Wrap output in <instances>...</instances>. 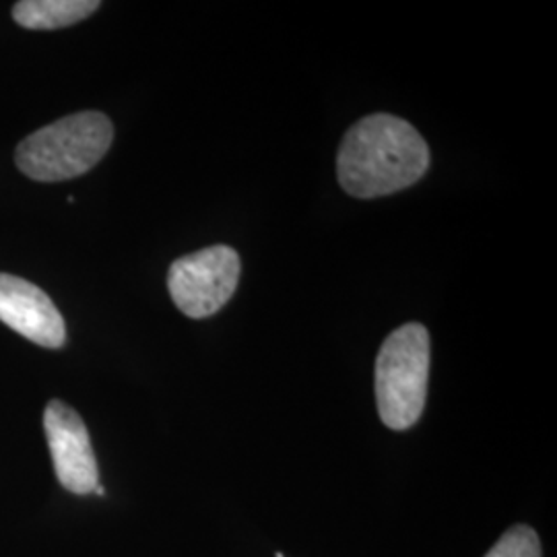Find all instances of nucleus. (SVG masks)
<instances>
[{"instance_id": "1a4fd4ad", "label": "nucleus", "mask_w": 557, "mask_h": 557, "mask_svg": "<svg viewBox=\"0 0 557 557\" xmlns=\"http://www.w3.org/2000/svg\"><path fill=\"white\" fill-rule=\"evenodd\" d=\"M94 494H96V496H101V498H103V496H106V490H103L101 485H98V487L94 490Z\"/></svg>"}, {"instance_id": "39448f33", "label": "nucleus", "mask_w": 557, "mask_h": 557, "mask_svg": "<svg viewBox=\"0 0 557 557\" xmlns=\"http://www.w3.org/2000/svg\"><path fill=\"white\" fill-rule=\"evenodd\" d=\"M44 430L60 485L77 496L94 494L100 469L79 413L62 400H50L44 411Z\"/></svg>"}, {"instance_id": "20e7f679", "label": "nucleus", "mask_w": 557, "mask_h": 557, "mask_svg": "<svg viewBox=\"0 0 557 557\" xmlns=\"http://www.w3.org/2000/svg\"><path fill=\"white\" fill-rule=\"evenodd\" d=\"M239 269L238 252L225 244L186 255L170 267V296L188 319H209L236 294Z\"/></svg>"}, {"instance_id": "7ed1b4c3", "label": "nucleus", "mask_w": 557, "mask_h": 557, "mask_svg": "<svg viewBox=\"0 0 557 557\" xmlns=\"http://www.w3.org/2000/svg\"><path fill=\"white\" fill-rule=\"evenodd\" d=\"M430 379V333L409 322L391 333L376 359V400L382 423L391 430H409L418 423Z\"/></svg>"}, {"instance_id": "6e6552de", "label": "nucleus", "mask_w": 557, "mask_h": 557, "mask_svg": "<svg viewBox=\"0 0 557 557\" xmlns=\"http://www.w3.org/2000/svg\"><path fill=\"white\" fill-rule=\"evenodd\" d=\"M485 557H543L539 535L527 524L510 527Z\"/></svg>"}, {"instance_id": "9d476101", "label": "nucleus", "mask_w": 557, "mask_h": 557, "mask_svg": "<svg viewBox=\"0 0 557 557\" xmlns=\"http://www.w3.org/2000/svg\"><path fill=\"white\" fill-rule=\"evenodd\" d=\"M275 556H277V557H285V556H283V554H278V552H277V554H275Z\"/></svg>"}, {"instance_id": "423d86ee", "label": "nucleus", "mask_w": 557, "mask_h": 557, "mask_svg": "<svg viewBox=\"0 0 557 557\" xmlns=\"http://www.w3.org/2000/svg\"><path fill=\"white\" fill-rule=\"evenodd\" d=\"M0 322L46 349L66 343L64 319L54 301L38 285L7 273H0Z\"/></svg>"}, {"instance_id": "0eeeda50", "label": "nucleus", "mask_w": 557, "mask_h": 557, "mask_svg": "<svg viewBox=\"0 0 557 557\" xmlns=\"http://www.w3.org/2000/svg\"><path fill=\"white\" fill-rule=\"evenodd\" d=\"M98 9V0H21L13 7V20L25 29L50 32L87 20Z\"/></svg>"}, {"instance_id": "f03ea898", "label": "nucleus", "mask_w": 557, "mask_h": 557, "mask_svg": "<svg viewBox=\"0 0 557 557\" xmlns=\"http://www.w3.org/2000/svg\"><path fill=\"white\" fill-rule=\"evenodd\" d=\"M112 139V120L101 112H79L21 140L15 163L27 178L38 182L77 178L100 163Z\"/></svg>"}, {"instance_id": "f257e3e1", "label": "nucleus", "mask_w": 557, "mask_h": 557, "mask_svg": "<svg viewBox=\"0 0 557 557\" xmlns=\"http://www.w3.org/2000/svg\"><path fill=\"white\" fill-rule=\"evenodd\" d=\"M428 168V143L407 120L391 114L359 120L338 147V182L356 199L395 195L423 178Z\"/></svg>"}]
</instances>
